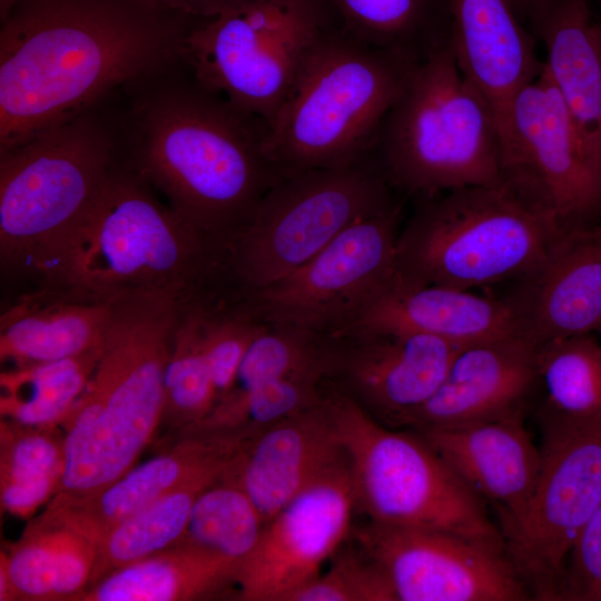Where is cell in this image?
<instances>
[{"instance_id":"cell-1","label":"cell","mask_w":601,"mask_h":601,"mask_svg":"<svg viewBox=\"0 0 601 601\" xmlns=\"http://www.w3.org/2000/svg\"><path fill=\"white\" fill-rule=\"evenodd\" d=\"M196 22L140 0H21L0 29V151L177 67Z\"/></svg>"},{"instance_id":"cell-2","label":"cell","mask_w":601,"mask_h":601,"mask_svg":"<svg viewBox=\"0 0 601 601\" xmlns=\"http://www.w3.org/2000/svg\"><path fill=\"white\" fill-rule=\"evenodd\" d=\"M175 69L127 87L125 138L137 174L225 249L282 178L263 149L265 125Z\"/></svg>"},{"instance_id":"cell-3","label":"cell","mask_w":601,"mask_h":601,"mask_svg":"<svg viewBox=\"0 0 601 601\" xmlns=\"http://www.w3.org/2000/svg\"><path fill=\"white\" fill-rule=\"evenodd\" d=\"M114 168L42 268L60 295L111 303L138 293L195 298L223 282L224 249Z\"/></svg>"},{"instance_id":"cell-4","label":"cell","mask_w":601,"mask_h":601,"mask_svg":"<svg viewBox=\"0 0 601 601\" xmlns=\"http://www.w3.org/2000/svg\"><path fill=\"white\" fill-rule=\"evenodd\" d=\"M184 304L165 293L111 302L93 372L60 425L65 470L57 495L100 491L136 465L154 440L164 420V373Z\"/></svg>"},{"instance_id":"cell-5","label":"cell","mask_w":601,"mask_h":601,"mask_svg":"<svg viewBox=\"0 0 601 601\" xmlns=\"http://www.w3.org/2000/svg\"><path fill=\"white\" fill-rule=\"evenodd\" d=\"M406 48L328 32L266 126L265 156L280 178L361 162L416 65Z\"/></svg>"},{"instance_id":"cell-6","label":"cell","mask_w":601,"mask_h":601,"mask_svg":"<svg viewBox=\"0 0 601 601\" xmlns=\"http://www.w3.org/2000/svg\"><path fill=\"white\" fill-rule=\"evenodd\" d=\"M382 127L385 179L408 194L504 185L494 112L449 40L417 61Z\"/></svg>"},{"instance_id":"cell-7","label":"cell","mask_w":601,"mask_h":601,"mask_svg":"<svg viewBox=\"0 0 601 601\" xmlns=\"http://www.w3.org/2000/svg\"><path fill=\"white\" fill-rule=\"evenodd\" d=\"M561 230L505 185L453 189L423 198L398 233L395 274L473 290L523 276Z\"/></svg>"},{"instance_id":"cell-8","label":"cell","mask_w":601,"mask_h":601,"mask_svg":"<svg viewBox=\"0 0 601 601\" xmlns=\"http://www.w3.org/2000/svg\"><path fill=\"white\" fill-rule=\"evenodd\" d=\"M119 130L96 109L0 151V255L41 272L112 168Z\"/></svg>"},{"instance_id":"cell-9","label":"cell","mask_w":601,"mask_h":601,"mask_svg":"<svg viewBox=\"0 0 601 601\" xmlns=\"http://www.w3.org/2000/svg\"><path fill=\"white\" fill-rule=\"evenodd\" d=\"M325 386L356 508L370 521L441 530L504 545L486 502L420 434L381 423L335 383L326 380Z\"/></svg>"},{"instance_id":"cell-10","label":"cell","mask_w":601,"mask_h":601,"mask_svg":"<svg viewBox=\"0 0 601 601\" xmlns=\"http://www.w3.org/2000/svg\"><path fill=\"white\" fill-rule=\"evenodd\" d=\"M393 201L386 179L361 162L282 178L225 249V277L239 294L266 287L314 258L352 225Z\"/></svg>"},{"instance_id":"cell-11","label":"cell","mask_w":601,"mask_h":601,"mask_svg":"<svg viewBox=\"0 0 601 601\" xmlns=\"http://www.w3.org/2000/svg\"><path fill=\"white\" fill-rule=\"evenodd\" d=\"M328 32L319 0H252L196 22L181 62L201 86L266 128Z\"/></svg>"},{"instance_id":"cell-12","label":"cell","mask_w":601,"mask_h":601,"mask_svg":"<svg viewBox=\"0 0 601 601\" xmlns=\"http://www.w3.org/2000/svg\"><path fill=\"white\" fill-rule=\"evenodd\" d=\"M541 421L535 486L502 536L531 599L554 601L575 540L601 505V417L541 415Z\"/></svg>"},{"instance_id":"cell-13","label":"cell","mask_w":601,"mask_h":601,"mask_svg":"<svg viewBox=\"0 0 601 601\" xmlns=\"http://www.w3.org/2000/svg\"><path fill=\"white\" fill-rule=\"evenodd\" d=\"M503 181L559 228L601 215V170L543 63L500 129Z\"/></svg>"},{"instance_id":"cell-14","label":"cell","mask_w":601,"mask_h":601,"mask_svg":"<svg viewBox=\"0 0 601 601\" xmlns=\"http://www.w3.org/2000/svg\"><path fill=\"white\" fill-rule=\"evenodd\" d=\"M398 215L395 204L359 220L302 267L240 295L265 323L338 332L394 273Z\"/></svg>"},{"instance_id":"cell-15","label":"cell","mask_w":601,"mask_h":601,"mask_svg":"<svg viewBox=\"0 0 601 601\" xmlns=\"http://www.w3.org/2000/svg\"><path fill=\"white\" fill-rule=\"evenodd\" d=\"M395 601H523L531 595L503 544L370 521L353 533Z\"/></svg>"},{"instance_id":"cell-16","label":"cell","mask_w":601,"mask_h":601,"mask_svg":"<svg viewBox=\"0 0 601 601\" xmlns=\"http://www.w3.org/2000/svg\"><path fill=\"white\" fill-rule=\"evenodd\" d=\"M355 508L344 454L266 522L256 548L237 572V597L285 601L318 575L347 540Z\"/></svg>"},{"instance_id":"cell-17","label":"cell","mask_w":601,"mask_h":601,"mask_svg":"<svg viewBox=\"0 0 601 601\" xmlns=\"http://www.w3.org/2000/svg\"><path fill=\"white\" fill-rule=\"evenodd\" d=\"M326 335L327 380L391 427H406L436 392L462 347L407 332L346 331Z\"/></svg>"},{"instance_id":"cell-18","label":"cell","mask_w":601,"mask_h":601,"mask_svg":"<svg viewBox=\"0 0 601 601\" xmlns=\"http://www.w3.org/2000/svg\"><path fill=\"white\" fill-rule=\"evenodd\" d=\"M508 297L522 335L540 345L601 327V224L564 228Z\"/></svg>"},{"instance_id":"cell-19","label":"cell","mask_w":601,"mask_h":601,"mask_svg":"<svg viewBox=\"0 0 601 601\" xmlns=\"http://www.w3.org/2000/svg\"><path fill=\"white\" fill-rule=\"evenodd\" d=\"M538 347L522 334L460 347L441 385L406 427H454L523 411L538 387Z\"/></svg>"},{"instance_id":"cell-20","label":"cell","mask_w":601,"mask_h":601,"mask_svg":"<svg viewBox=\"0 0 601 601\" xmlns=\"http://www.w3.org/2000/svg\"><path fill=\"white\" fill-rule=\"evenodd\" d=\"M346 331L418 333L459 346L522 334L508 298L412 283L395 269L336 333Z\"/></svg>"},{"instance_id":"cell-21","label":"cell","mask_w":601,"mask_h":601,"mask_svg":"<svg viewBox=\"0 0 601 601\" xmlns=\"http://www.w3.org/2000/svg\"><path fill=\"white\" fill-rule=\"evenodd\" d=\"M482 500L493 503L505 529L524 511L539 475L540 446L524 410L454 427L413 430Z\"/></svg>"},{"instance_id":"cell-22","label":"cell","mask_w":601,"mask_h":601,"mask_svg":"<svg viewBox=\"0 0 601 601\" xmlns=\"http://www.w3.org/2000/svg\"><path fill=\"white\" fill-rule=\"evenodd\" d=\"M344 456L326 395L247 440L228 475L254 502L265 524Z\"/></svg>"},{"instance_id":"cell-23","label":"cell","mask_w":601,"mask_h":601,"mask_svg":"<svg viewBox=\"0 0 601 601\" xmlns=\"http://www.w3.org/2000/svg\"><path fill=\"white\" fill-rule=\"evenodd\" d=\"M245 441L220 433L177 435L165 452L134 465L100 491L76 497L55 495L46 508L97 545L120 522L195 475L231 460Z\"/></svg>"},{"instance_id":"cell-24","label":"cell","mask_w":601,"mask_h":601,"mask_svg":"<svg viewBox=\"0 0 601 601\" xmlns=\"http://www.w3.org/2000/svg\"><path fill=\"white\" fill-rule=\"evenodd\" d=\"M447 4L453 52L490 104L500 131L513 97L543 61L510 0H447Z\"/></svg>"},{"instance_id":"cell-25","label":"cell","mask_w":601,"mask_h":601,"mask_svg":"<svg viewBox=\"0 0 601 601\" xmlns=\"http://www.w3.org/2000/svg\"><path fill=\"white\" fill-rule=\"evenodd\" d=\"M530 18L543 67L601 170V22L589 0H543Z\"/></svg>"},{"instance_id":"cell-26","label":"cell","mask_w":601,"mask_h":601,"mask_svg":"<svg viewBox=\"0 0 601 601\" xmlns=\"http://www.w3.org/2000/svg\"><path fill=\"white\" fill-rule=\"evenodd\" d=\"M95 559V542L46 508L1 552L9 601H75L90 583Z\"/></svg>"},{"instance_id":"cell-27","label":"cell","mask_w":601,"mask_h":601,"mask_svg":"<svg viewBox=\"0 0 601 601\" xmlns=\"http://www.w3.org/2000/svg\"><path fill=\"white\" fill-rule=\"evenodd\" d=\"M110 315L111 303L60 294L21 300L1 315V361L22 367L89 352L102 344Z\"/></svg>"},{"instance_id":"cell-28","label":"cell","mask_w":601,"mask_h":601,"mask_svg":"<svg viewBox=\"0 0 601 601\" xmlns=\"http://www.w3.org/2000/svg\"><path fill=\"white\" fill-rule=\"evenodd\" d=\"M239 566L195 546L177 543L122 566L83 590L75 601H190L235 585Z\"/></svg>"},{"instance_id":"cell-29","label":"cell","mask_w":601,"mask_h":601,"mask_svg":"<svg viewBox=\"0 0 601 601\" xmlns=\"http://www.w3.org/2000/svg\"><path fill=\"white\" fill-rule=\"evenodd\" d=\"M233 459L195 475L108 531L96 545L88 587L122 566L177 544L197 497L225 475Z\"/></svg>"},{"instance_id":"cell-30","label":"cell","mask_w":601,"mask_h":601,"mask_svg":"<svg viewBox=\"0 0 601 601\" xmlns=\"http://www.w3.org/2000/svg\"><path fill=\"white\" fill-rule=\"evenodd\" d=\"M101 345L73 357L2 372L1 420L31 428H58L85 390Z\"/></svg>"},{"instance_id":"cell-31","label":"cell","mask_w":601,"mask_h":601,"mask_svg":"<svg viewBox=\"0 0 601 601\" xmlns=\"http://www.w3.org/2000/svg\"><path fill=\"white\" fill-rule=\"evenodd\" d=\"M0 496L4 512L32 515L58 492L65 470L63 435L1 420Z\"/></svg>"},{"instance_id":"cell-32","label":"cell","mask_w":601,"mask_h":601,"mask_svg":"<svg viewBox=\"0 0 601 601\" xmlns=\"http://www.w3.org/2000/svg\"><path fill=\"white\" fill-rule=\"evenodd\" d=\"M536 367L542 415L601 417V343L592 334L540 344Z\"/></svg>"},{"instance_id":"cell-33","label":"cell","mask_w":601,"mask_h":601,"mask_svg":"<svg viewBox=\"0 0 601 601\" xmlns=\"http://www.w3.org/2000/svg\"><path fill=\"white\" fill-rule=\"evenodd\" d=\"M227 472L197 497L178 543L240 566L256 548L265 521L250 497Z\"/></svg>"},{"instance_id":"cell-34","label":"cell","mask_w":601,"mask_h":601,"mask_svg":"<svg viewBox=\"0 0 601 601\" xmlns=\"http://www.w3.org/2000/svg\"><path fill=\"white\" fill-rule=\"evenodd\" d=\"M197 298L183 306L164 373V420L177 435L201 422L217 393L200 338Z\"/></svg>"},{"instance_id":"cell-35","label":"cell","mask_w":601,"mask_h":601,"mask_svg":"<svg viewBox=\"0 0 601 601\" xmlns=\"http://www.w3.org/2000/svg\"><path fill=\"white\" fill-rule=\"evenodd\" d=\"M326 378L288 376L226 397L188 433L237 434L252 439L265 428L325 400Z\"/></svg>"},{"instance_id":"cell-36","label":"cell","mask_w":601,"mask_h":601,"mask_svg":"<svg viewBox=\"0 0 601 601\" xmlns=\"http://www.w3.org/2000/svg\"><path fill=\"white\" fill-rule=\"evenodd\" d=\"M328 372L327 335L267 323L249 344L224 398L288 376L315 375L327 380Z\"/></svg>"},{"instance_id":"cell-37","label":"cell","mask_w":601,"mask_h":601,"mask_svg":"<svg viewBox=\"0 0 601 601\" xmlns=\"http://www.w3.org/2000/svg\"><path fill=\"white\" fill-rule=\"evenodd\" d=\"M344 543L325 573L297 588L285 601H395L386 577L371 555L356 540L355 545Z\"/></svg>"},{"instance_id":"cell-38","label":"cell","mask_w":601,"mask_h":601,"mask_svg":"<svg viewBox=\"0 0 601 601\" xmlns=\"http://www.w3.org/2000/svg\"><path fill=\"white\" fill-rule=\"evenodd\" d=\"M352 36L376 46L406 48L424 21L427 0H331Z\"/></svg>"},{"instance_id":"cell-39","label":"cell","mask_w":601,"mask_h":601,"mask_svg":"<svg viewBox=\"0 0 601 601\" xmlns=\"http://www.w3.org/2000/svg\"><path fill=\"white\" fill-rule=\"evenodd\" d=\"M559 600L601 601V505L569 554Z\"/></svg>"},{"instance_id":"cell-40","label":"cell","mask_w":601,"mask_h":601,"mask_svg":"<svg viewBox=\"0 0 601 601\" xmlns=\"http://www.w3.org/2000/svg\"><path fill=\"white\" fill-rule=\"evenodd\" d=\"M146 6L170 14L203 21L239 8L252 0H140Z\"/></svg>"},{"instance_id":"cell-41","label":"cell","mask_w":601,"mask_h":601,"mask_svg":"<svg viewBox=\"0 0 601 601\" xmlns=\"http://www.w3.org/2000/svg\"><path fill=\"white\" fill-rule=\"evenodd\" d=\"M510 1L512 6L514 7L518 16L520 13H525L530 16L543 0H510Z\"/></svg>"},{"instance_id":"cell-42","label":"cell","mask_w":601,"mask_h":601,"mask_svg":"<svg viewBox=\"0 0 601 601\" xmlns=\"http://www.w3.org/2000/svg\"><path fill=\"white\" fill-rule=\"evenodd\" d=\"M21 0H0V21H3Z\"/></svg>"},{"instance_id":"cell-43","label":"cell","mask_w":601,"mask_h":601,"mask_svg":"<svg viewBox=\"0 0 601 601\" xmlns=\"http://www.w3.org/2000/svg\"><path fill=\"white\" fill-rule=\"evenodd\" d=\"M597 333L599 334L598 339H599V342L601 343V327L599 328V331H598Z\"/></svg>"}]
</instances>
